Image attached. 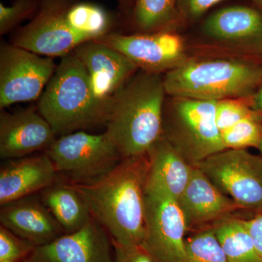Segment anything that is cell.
Here are the masks:
<instances>
[{"mask_svg": "<svg viewBox=\"0 0 262 262\" xmlns=\"http://www.w3.org/2000/svg\"><path fill=\"white\" fill-rule=\"evenodd\" d=\"M46 153L57 173L67 177L70 183H84L99 178L122 160L116 144L106 131L91 134L79 130L61 136Z\"/></svg>", "mask_w": 262, "mask_h": 262, "instance_id": "6", "label": "cell"}, {"mask_svg": "<svg viewBox=\"0 0 262 262\" xmlns=\"http://www.w3.org/2000/svg\"><path fill=\"white\" fill-rule=\"evenodd\" d=\"M53 58L13 44L0 48V108L40 97L56 70Z\"/></svg>", "mask_w": 262, "mask_h": 262, "instance_id": "9", "label": "cell"}, {"mask_svg": "<svg viewBox=\"0 0 262 262\" xmlns=\"http://www.w3.org/2000/svg\"><path fill=\"white\" fill-rule=\"evenodd\" d=\"M56 182L43 189L41 198L65 234L83 227L93 218L89 205L70 183Z\"/></svg>", "mask_w": 262, "mask_h": 262, "instance_id": "20", "label": "cell"}, {"mask_svg": "<svg viewBox=\"0 0 262 262\" xmlns=\"http://www.w3.org/2000/svg\"><path fill=\"white\" fill-rule=\"evenodd\" d=\"M186 262H228L212 228L192 232L186 241Z\"/></svg>", "mask_w": 262, "mask_h": 262, "instance_id": "25", "label": "cell"}, {"mask_svg": "<svg viewBox=\"0 0 262 262\" xmlns=\"http://www.w3.org/2000/svg\"><path fill=\"white\" fill-rule=\"evenodd\" d=\"M96 41L120 52L139 70L151 73L165 75L189 57L185 39L174 30L134 34L108 33Z\"/></svg>", "mask_w": 262, "mask_h": 262, "instance_id": "12", "label": "cell"}, {"mask_svg": "<svg viewBox=\"0 0 262 262\" xmlns=\"http://www.w3.org/2000/svg\"><path fill=\"white\" fill-rule=\"evenodd\" d=\"M251 1L253 2L256 8L262 11V0H251Z\"/></svg>", "mask_w": 262, "mask_h": 262, "instance_id": "33", "label": "cell"}, {"mask_svg": "<svg viewBox=\"0 0 262 262\" xmlns=\"http://www.w3.org/2000/svg\"><path fill=\"white\" fill-rule=\"evenodd\" d=\"M69 24L87 42L98 40L108 34L113 18L102 7L74 0L67 11Z\"/></svg>", "mask_w": 262, "mask_h": 262, "instance_id": "22", "label": "cell"}, {"mask_svg": "<svg viewBox=\"0 0 262 262\" xmlns=\"http://www.w3.org/2000/svg\"><path fill=\"white\" fill-rule=\"evenodd\" d=\"M117 1H118L120 4L126 5L130 4V2L132 1V0H117Z\"/></svg>", "mask_w": 262, "mask_h": 262, "instance_id": "34", "label": "cell"}, {"mask_svg": "<svg viewBox=\"0 0 262 262\" xmlns=\"http://www.w3.org/2000/svg\"><path fill=\"white\" fill-rule=\"evenodd\" d=\"M107 231L94 217L83 227L37 246L23 262H115Z\"/></svg>", "mask_w": 262, "mask_h": 262, "instance_id": "13", "label": "cell"}, {"mask_svg": "<svg viewBox=\"0 0 262 262\" xmlns=\"http://www.w3.org/2000/svg\"><path fill=\"white\" fill-rule=\"evenodd\" d=\"M56 136L51 125L34 108L13 113L1 110L2 159H18L36 151L47 150L56 141Z\"/></svg>", "mask_w": 262, "mask_h": 262, "instance_id": "16", "label": "cell"}, {"mask_svg": "<svg viewBox=\"0 0 262 262\" xmlns=\"http://www.w3.org/2000/svg\"><path fill=\"white\" fill-rule=\"evenodd\" d=\"M73 53L87 72L93 94L101 102H111L114 95L139 70L120 52L98 41L82 43Z\"/></svg>", "mask_w": 262, "mask_h": 262, "instance_id": "14", "label": "cell"}, {"mask_svg": "<svg viewBox=\"0 0 262 262\" xmlns=\"http://www.w3.org/2000/svg\"><path fill=\"white\" fill-rule=\"evenodd\" d=\"M1 206V225L36 247L65 234L42 200L36 196H24Z\"/></svg>", "mask_w": 262, "mask_h": 262, "instance_id": "17", "label": "cell"}, {"mask_svg": "<svg viewBox=\"0 0 262 262\" xmlns=\"http://www.w3.org/2000/svg\"><path fill=\"white\" fill-rule=\"evenodd\" d=\"M262 78V63L244 57L204 51L164 75L170 96L218 101L249 97Z\"/></svg>", "mask_w": 262, "mask_h": 262, "instance_id": "3", "label": "cell"}, {"mask_svg": "<svg viewBox=\"0 0 262 262\" xmlns=\"http://www.w3.org/2000/svg\"><path fill=\"white\" fill-rule=\"evenodd\" d=\"M228 262H262L246 220L231 215L211 227Z\"/></svg>", "mask_w": 262, "mask_h": 262, "instance_id": "21", "label": "cell"}, {"mask_svg": "<svg viewBox=\"0 0 262 262\" xmlns=\"http://www.w3.org/2000/svg\"><path fill=\"white\" fill-rule=\"evenodd\" d=\"M258 150H259L260 154L262 155V143L261 145H260L259 147H258Z\"/></svg>", "mask_w": 262, "mask_h": 262, "instance_id": "35", "label": "cell"}, {"mask_svg": "<svg viewBox=\"0 0 262 262\" xmlns=\"http://www.w3.org/2000/svg\"><path fill=\"white\" fill-rule=\"evenodd\" d=\"M35 248L27 239L0 227V262H23Z\"/></svg>", "mask_w": 262, "mask_h": 262, "instance_id": "28", "label": "cell"}, {"mask_svg": "<svg viewBox=\"0 0 262 262\" xmlns=\"http://www.w3.org/2000/svg\"><path fill=\"white\" fill-rule=\"evenodd\" d=\"M147 155L123 158L99 178L70 183L87 204L91 215L107 231L113 243L141 246L145 221Z\"/></svg>", "mask_w": 262, "mask_h": 262, "instance_id": "1", "label": "cell"}, {"mask_svg": "<svg viewBox=\"0 0 262 262\" xmlns=\"http://www.w3.org/2000/svg\"><path fill=\"white\" fill-rule=\"evenodd\" d=\"M205 51L244 57L262 63V11L256 7L232 5L203 20Z\"/></svg>", "mask_w": 262, "mask_h": 262, "instance_id": "8", "label": "cell"}, {"mask_svg": "<svg viewBox=\"0 0 262 262\" xmlns=\"http://www.w3.org/2000/svg\"><path fill=\"white\" fill-rule=\"evenodd\" d=\"M222 140L225 149L251 147L258 149L262 143V114L254 110L233 126L222 132Z\"/></svg>", "mask_w": 262, "mask_h": 262, "instance_id": "24", "label": "cell"}, {"mask_svg": "<svg viewBox=\"0 0 262 262\" xmlns=\"http://www.w3.org/2000/svg\"><path fill=\"white\" fill-rule=\"evenodd\" d=\"M164 75L139 70L114 95L106 132L122 159L146 155L163 136Z\"/></svg>", "mask_w": 262, "mask_h": 262, "instance_id": "2", "label": "cell"}, {"mask_svg": "<svg viewBox=\"0 0 262 262\" xmlns=\"http://www.w3.org/2000/svg\"><path fill=\"white\" fill-rule=\"evenodd\" d=\"M246 225L262 257V212L246 220Z\"/></svg>", "mask_w": 262, "mask_h": 262, "instance_id": "31", "label": "cell"}, {"mask_svg": "<svg viewBox=\"0 0 262 262\" xmlns=\"http://www.w3.org/2000/svg\"><path fill=\"white\" fill-rule=\"evenodd\" d=\"M115 262H155L141 246H123L113 243Z\"/></svg>", "mask_w": 262, "mask_h": 262, "instance_id": "30", "label": "cell"}, {"mask_svg": "<svg viewBox=\"0 0 262 262\" xmlns=\"http://www.w3.org/2000/svg\"><path fill=\"white\" fill-rule=\"evenodd\" d=\"M146 155V194L166 196L178 201L192 177L194 165L186 161L163 136Z\"/></svg>", "mask_w": 262, "mask_h": 262, "instance_id": "18", "label": "cell"}, {"mask_svg": "<svg viewBox=\"0 0 262 262\" xmlns=\"http://www.w3.org/2000/svg\"><path fill=\"white\" fill-rule=\"evenodd\" d=\"M188 228L178 201L146 194L141 248L155 262H186Z\"/></svg>", "mask_w": 262, "mask_h": 262, "instance_id": "10", "label": "cell"}, {"mask_svg": "<svg viewBox=\"0 0 262 262\" xmlns=\"http://www.w3.org/2000/svg\"><path fill=\"white\" fill-rule=\"evenodd\" d=\"M188 232L211 228L216 222L243 211L199 168L194 166L187 187L178 200Z\"/></svg>", "mask_w": 262, "mask_h": 262, "instance_id": "15", "label": "cell"}, {"mask_svg": "<svg viewBox=\"0 0 262 262\" xmlns=\"http://www.w3.org/2000/svg\"><path fill=\"white\" fill-rule=\"evenodd\" d=\"M252 99V107L253 110L262 114V78L258 84L257 89L251 96Z\"/></svg>", "mask_w": 262, "mask_h": 262, "instance_id": "32", "label": "cell"}, {"mask_svg": "<svg viewBox=\"0 0 262 262\" xmlns=\"http://www.w3.org/2000/svg\"><path fill=\"white\" fill-rule=\"evenodd\" d=\"M194 166L229 196L243 211L262 212V155L247 149H224Z\"/></svg>", "mask_w": 262, "mask_h": 262, "instance_id": "7", "label": "cell"}, {"mask_svg": "<svg viewBox=\"0 0 262 262\" xmlns=\"http://www.w3.org/2000/svg\"><path fill=\"white\" fill-rule=\"evenodd\" d=\"M57 173L46 153L10 160L0 170V204L42 191L56 182Z\"/></svg>", "mask_w": 262, "mask_h": 262, "instance_id": "19", "label": "cell"}, {"mask_svg": "<svg viewBox=\"0 0 262 262\" xmlns=\"http://www.w3.org/2000/svg\"><path fill=\"white\" fill-rule=\"evenodd\" d=\"M252 99L249 97L227 98L216 101L215 122L223 132L252 114Z\"/></svg>", "mask_w": 262, "mask_h": 262, "instance_id": "26", "label": "cell"}, {"mask_svg": "<svg viewBox=\"0 0 262 262\" xmlns=\"http://www.w3.org/2000/svg\"><path fill=\"white\" fill-rule=\"evenodd\" d=\"M216 101L167 96L163 136L192 165L225 149L215 122Z\"/></svg>", "mask_w": 262, "mask_h": 262, "instance_id": "5", "label": "cell"}, {"mask_svg": "<svg viewBox=\"0 0 262 262\" xmlns=\"http://www.w3.org/2000/svg\"><path fill=\"white\" fill-rule=\"evenodd\" d=\"M74 0H39L32 21L15 33L12 44L40 56L63 57L87 42L72 29L67 18Z\"/></svg>", "mask_w": 262, "mask_h": 262, "instance_id": "11", "label": "cell"}, {"mask_svg": "<svg viewBox=\"0 0 262 262\" xmlns=\"http://www.w3.org/2000/svg\"><path fill=\"white\" fill-rule=\"evenodd\" d=\"M113 99V98H112ZM112 101H98L87 72L73 52L61 57L37 103L39 113L57 135L106 125Z\"/></svg>", "mask_w": 262, "mask_h": 262, "instance_id": "4", "label": "cell"}, {"mask_svg": "<svg viewBox=\"0 0 262 262\" xmlns=\"http://www.w3.org/2000/svg\"><path fill=\"white\" fill-rule=\"evenodd\" d=\"M134 23L139 33L174 30L179 24L177 0H135Z\"/></svg>", "mask_w": 262, "mask_h": 262, "instance_id": "23", "label": "cell"}, {"mask_svg": "<svg viewBox=\"0 0 262 262\" xmlns=\"http://www.w3.org/2000/svg\"><path fill=\"white\" fill-rule=\"evenodd\" d=\"M39 0H15L10 6L0 3V34L5 35L20 22L35 16Z\"/></svg>", "mask_w": 262, "mask_h": 262, "instance_id": "27", "label": "cell"}, {"mask_svg": "<svg viewBox=\"0 0 262 262\" xmlns=\"http://www.w3.org/2000/svg\"><path fill=\"white\" fill-rule=\"evenodd\" d=\"M225 0H177L179 23H194L208 10Z\"/></svg>", "mask_w": 262, "mask_h": 262, "instance_id": "29", "label": "cell"}]
</instances>
